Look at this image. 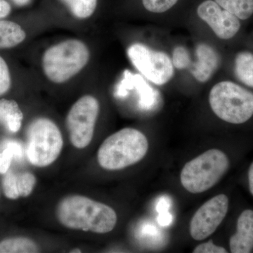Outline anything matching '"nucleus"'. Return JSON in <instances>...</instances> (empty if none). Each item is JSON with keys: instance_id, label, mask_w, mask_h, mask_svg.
<instances>
[{"instance_id": "f257e3e1", "label": "nucleus", "mask_w": 253, "mask_h": 253, "mask_svg": "<svg viewBox=\"0 0 253 253\" xmlns=\"http://www.w3.org/2000/svg\"><path fill=\"white\" fill-rule=\"evenodd\" d=\"M56 214L59 222L68 229L96 234L111 232L118 220L112 208L81 195L66 196L61 200Z\"/></svg>"}, {"instance_id": "f03ea898", "label": "nucleus", "mask_w": 253, "mask_h": 253, "mask_svg": "<svg viewBox=\"0 0 253 253\" xmlns=\"http://www.w3.org/2000/svg\"><path fill=\"white\" fill-rule=\"evenodd\" d=\"M90 60V50L84 42L68 39L47 48L42 57V68L54 84H63L77 76Z\"/></svg>"}, {"instance_id": "7ed1b4c3", "label": "nucleus", "mask_w": 253, "mask_h": 253, "mask_svg": "<svg viewBox=\"0 0 253 253\" xmlns=\"http://www.w3.org/2000/svg\"><path fill=\"white\" fill-rule=\"evenodd\" d=\"M149 141L141 131L126 127L106 138L98 151V163L107 170H119L139 163L146 156Z\"/></svg>"}, {"instance_id": "20e7f679", "label": "nucleus", "mask_w": 253, "mask_h": 253, "mask_svg": "<svg viewBox=\"0 0 253 253\" xmlns=\"http://www.w3.org/2000/svg\"><path fill=\"white\" fill-rule=\"evenodd\" d=\"M229 160L219 149L208 150L186 163L180 174L183 187L191 194H201L216 185L227 172Z\"/></svg>"}, {"instance_id": "39448f33", "label": "nucleus", "mask_w": 253, "mask_h": 253, "mask_svg": "<svg viewBox=\"0 0 253 253\" xmlns=\"http://www.w3.org/2000/svg\"><path fill=\"white\" fill-rule=\"evenodd\" d=\"M209 102L213 112L226 123L243 124L253 116V93L233 82L213 86Z\"/></svg>"}, {"instance_id": "423d86ee", "label": "nucleus", "mask_w": 253, "mask_h": 253, "mask_svg": "<svg viewBox=\"0 0 253 253\" xmlns=\"http://www.w3.org/2000/svg\"><path fill=\"white\" fill-rule=\"evenodd\" d=\"M63 146L62 134L54 121L38 118L27 129V156L36 167L49 166L59 157Z\"/></svg>"}, {"instance_id": "0eeeda50", "label": "nucleus", "mask_w": 253, "mask_h": 253, "mask_svg": "<svg viewBox=\"0 0 253 253\" xmlns=\"http://www.w3.org/2000/svg\"><path fill=\"white\" fill-rule=\"evenodd\" d=\"M99 110V101L89 94L82 96L71 106L66 117V126L74 147L83 149L90 144Z\"/></svg>"}, {"instance_id": "6e6552de", "label": "nucleus", "mask_w": 253, "mask_h": 253, "mask_svg": "<svg viewBox=\"0 0 253 253\" xmlns=\"http://www.w3.org/2000/svg\"><path fill=\"white\" fill-rule=\"evenodd\" d=\"M127 55L133 66L155 84H166L174 75L172 61L166 53L134 43L128 48Z\"/></svg>"}, {"instance_id": "1a4fd4ad", "label": "nucleus", "mask_w": 253, "mask_h": 253, "mask_svg": "<svg viewBox=\"0 0 253 253\" xmlns=\"http://www.w3.org/2000/svg\"><path fill=\"white\" fill-rule=\"evenodd\" d=\"M229 205V199L225 194L217 195L206 201L190 222L191 237L196 241H202L214 234L225 218Z\"/></svg>"}, {"instance_id": "9d476101", "label": "nucleus", "mask_w": 253, "mask_h": 253, "mask_svg": "<svg viewBox=\"0 0 253 253\" xmlns=\"http://www.w3.org/2000/svg\"><path fill=\"white\" fill-rule=\"evenodd\" d=\"M197 14L220 39H231L241 28L239 18L212 0H206L201 3L198 7Z\"/></svg>"}, {"instance_id": "9b49d317", "label": "nucleus", "mask_w": 253, "mask_h": 253, "mask_svg": "<svg viewBox=\"0 0 253 253\" xmlns=\"http://www.w3.org/2000/svg\"><path fill=\"white\" fill-rule=\"evenodd\" d=\"M196 55L197 61L193 64L191 74L200 83H206L219 66V54L212 46L201 43L196 46Z\"/></svg>"}, {"instance_id": "f8f14e48", "label": "nucleus", "mask_w": 253, "mask_h": 253, "mask_svg": "<svg viewBox=\"0 0 253 253\" xmlns=\"http://www.w3.org/2000/svg\"><path fill=\"white\" fill-rule=\"evenodd\" d=\"M232 253H249L253 249V211L246 210L240 214L236 232L229 240Z\"/></svg>"}, {"instance_id": "ddd939ff", "label": "nucleus", "mask_w": 253, "mask_h": 253, "mask_svg": "<svg viewBox=\"0 0 253 253\" xmlns=\"http://www.w3.org/2000/svg\"><path fill=\"white\" fill-rule=\"evenodd\" d=\"M2 181L4 195L9 199L27 197L36 184V178L31 172H6Z\"/></svg>"}, {"instance_id": "4468645a", "label": "nucleus", "mask_w": 253, "mask_h": 253, "mask_svg": "<svg viewBox=\"0 0 253 253\" xmlns=\"http://www.w3.org/2000/svg\"><path fill=\"white\" fill-rule=\"evenodd\" d=\"M23 113L18 103L12 99H0V125L11 133L19 131Z\"/></svg>"}, {"instance_id": "2eb2a0df", "label": "nucleus", "mask_w": 253, "mask_h": 253, "mask_svg": "<svg viewBox=\"0 0 253 253\" xmlns=\"http://www.w3.org/2000/svg\"><path fill=\"white\" fill-rule=\"evenodd\" d=\"M26 37L21 25L9 20H0V50L16 47L25 41Z\"/></svg>"}, {"instance_id": "dca6fc26", "label": "nucleus", "mask_w": 253, "mask_h": 253, "mask_svg": "<svg viewBox=\"0 0 253 253\" xmlns=\"http://www.w3.org/2000/svg\"><path fill=\"white\" fill-rule=\"evenodd\" d=\"M68 14L80 21L94 16L99 6V0H56Z\"/></svg>"}, {"instance_id": "f3484780", "label": "nucleus", "mask_w": 253, "mask_h": 253, "mask_svg": "<svg viewBox=\"0 0 253 253\" xmlns=\"http://www.w3.org/2000/svg\"><path fill=\"white\" fill-rule=\"evenodd\" d=\"M235 74L241 83L253 88V54L243 51L235 59Z\"/></svg>"}, {"instance_id": "a211bd4d", "label": "nucleus", "mask_w": 253, "mask_h": 253, "mask_svg": "<svg viewBox=\"0 0 253 253\" xmlns=\"http://www.w3.org/2000/svg\"><path fill=\"white\" fill-rule=\"evenodd\" d=\"M38 251L36 243L28 238H11L0 243V253H33Z\"/></svg>"}, {"instance_id": "6ab92c4d", "label": "nucleus", "mask_w": 253, "mask_h": 253, "mask_svg": "<svg viewBox=\"0 0 253 253\" xmlns=\"http://www.w3.org/2000/svg\"><path fill=\"white\" fill-rule=\"evenodd\" d=\"M223 9L241 20L253 14V0H214Z\"/></svg>"}, {"instance_id": "aec40b11", "label": "nucleus", "mask_w": 253, "mask_h": 253, "mask_svg": "<svg viewBox=\"0 0 253 253\" xmlns=\"http://www.w3.org/2000/svg\"><path fill=\"white\" fill-rule=\"evenodd\" d=\"M21 148L17 143L9 141L6 144V148L0 154V173L6 174L11 165V161L14 156H20Z\"/></svg>"}, {"instance_id": "412c9836", "label": "nucleus", "mask_w": 253, "mask_h": 253, "mask_svg": "<svg viewBox=\"0 0 253 253\" xmlns=\"http://www.w3.org/2000/svg\"><path fill=\"white\" fill-rule=\"evenodd\" d=\"M12 84V78L7 62L0 56V96L10 90Z\"/></svg>"}, {"instance_id": "4be33fe9", "label": "nucleus", "mask_w": 253, "mask_h": 253, "mask_svg": "<svg viewBox=\"0 0 253 253\" xmlns=\"http://www.w3.org/2000/svg\"><path fill=\"white\" fill-rule=\"evenodd\" d=\"M178 0H141L145 9L150 12L163 13L170 9Z\"/></svg>"}, {"instance_id": "5701e85b", "label": "nucleus", "mask_w": 253, "mask_h": 253, "mask_svg": "<svg viewBox=\"0 0 253 253\" xmlns=\"http://www.w3.org/2000/svg\"><path fill=\"white\" fill-rule=\"evenodd\" d=\"M173 66L179 70L189 68L191 65V58L188 50L184 46H177L172 53Z\"/></svg>"}, {"instance_id": "b1692460", "label": "nucleus", "mask_w": 253, "mask_h": 253, "mask_svg": "<svg viewBox=\"0 0 253 253\" xmlns=\"http://www.w3.org/2000/svg\"><path fill=\"white\" fill-rule=\"evenodd\" d=\"M194 253H226V250L221 246L213 244L212 240L195 248Z\"/></svg>"}, {"instance_id": "393cba45", "label": "nucleus", "mask_w": 253, "mask_h": 253, "mask_svg": "<svg viewBox=\"0 0 253 253\" xmlns=\"http://www.w3.org/2000/svg\"><path fill=\"white\" fill-rule=\"evenodd\" d=\"M11 5L7 0H0V20L4 19L11 14Z\"/></svg>"}, {"instance_id": "a878e982", "label": "nucleus", "mask_w": 253, "mask_h": 253, "mask_svg": "<svg viewBox=\"0 0 253 253\" xmlns=\"http://www.w3.org/2000/svg\"><path fill=\"white\" fill-rule=\"evenodd\" d=\"M158 212H159V215H158V221L160 225L168 226L171 224L172 217L170 213L168 212V211H161Z\"/></svg>"}, {"instance_id": "bb28decb", "label": "nucleus", "mask_w": 253, "mask_h": 253, "mask_svg": "<svg viewBox=\"0 0 253 253\" xmlns=\"http://www.w3.org/2000/svg\"><path fill=\"white\" fill-rule=\"evenodd\" d=\"M249 189L253 196V163L251 165L249 170Z\"/></svg>"}, {"instance_id": "cd10ccee", "label": "nucleus", "mask_w": 253, "mask_h": 253, "mask_svg": "<svg viewBox=\"0 0 253 253\" xmlns=\"http://www.w3.org/2000/svg\"><path fill=\"white\" fill-rule=\"evenodd\" d=\"M16 6H26L31 4L32 0H11Z\"/></svg>"}, {"instance_id": "c85d7f7f", "label": "nucleus", "mask_w": 253, "mask_h": 253, "mask_svg": "<svg viewBox=\"0 0 253 253\" xmlns=\"http://www.w3.org/2000/svg\"><path fill=\"white\" fill-rule=\"evenodd\" d=\"M71 253H82V251L80 249H76L72 250V251H71Z\"/></svg>"}]
</instances>
